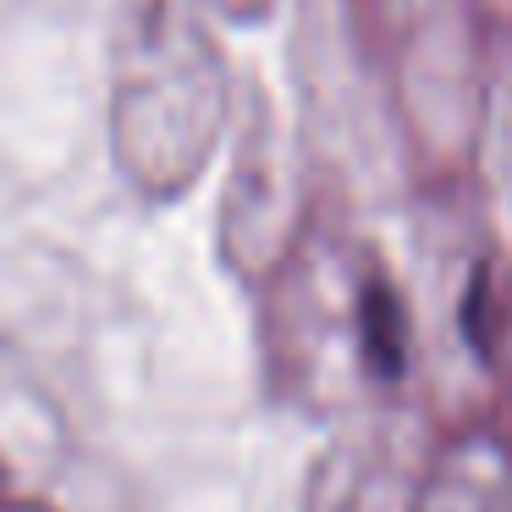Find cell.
Masks as SVG:
<instances>
[{"instance_id":"obj_1","label":"cell","mask_w":512,"mask_h":512,"mask_svg":"<svg viewBox=\"0 0 512 512\" xmlns=\"http://www.w3.org/2000/svg\"><path fill=\"white\" fill-rule=\"evenodd\" d=\"M358 336H364V358L375 364V375L397 380L408 364V320H402V303L391 298V287H380V281H369L358 298Z\"/></svg>"}]
</instances>
